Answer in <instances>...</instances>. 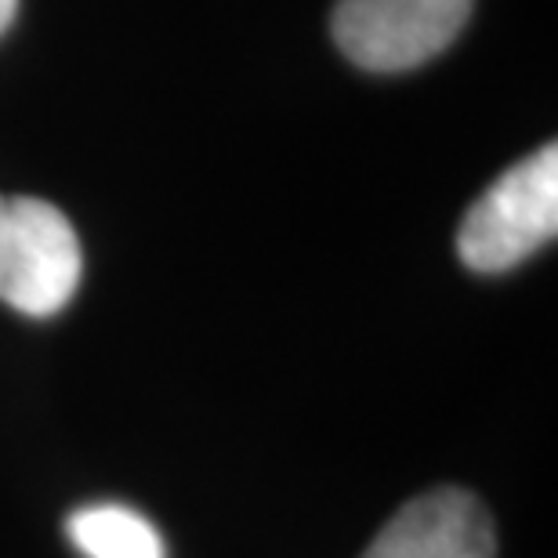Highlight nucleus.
I'll use <instances>...</instances> for the list:
<instances>
[{"mask_svg": "<svg viewBox=\"0 0 558 558\" xmlns=\"http://www.w3.org/2000/svg\"><path fill=\"white\" fill-rule=\"evenodd\" d=\"M15 11H19V0H0V33L15 22Z\"/></svg>", "mask_w": 558, "mask_h": 558, "instance_id": "obj_7", "label": "nucleus"}, {"mask_svg": "<svg viewBox=\"0 0 558 558\" xmlns=\"http://www.w3.org/2000/svg\"><path fill=\"white\" fill-rule=\"evenodd\" d=\"M70 541L84 558H167L163 537L124 505H92L70 515Z\"/></svg>", "mask_w": 558, "mask_h": 558, "instance_id": "obj_5", "label": "nucleus"}, {"mask_svg": "<svg viewBox=\"0 0 558 558\" xmlns=\"http://www.w3.org/2000/svg\"><path fill=\"white\" fill-rule=\"evenodd\" d=\"M494 522L464 489H432L399 511L363 558H494Z\"/></svg>", "mask_w": 558, "mask_h": 558, "instance_id": "obj_4", "label": "nucleus"}, {"mask_svg": "<svg viewBox=\"0 0 558 558\" xmlns=\"http://www.w3.org/2000/svg\"><path fill=\"white\" fill-rule=\"evenodd\" d=\"M475 0H338L330 19L344 59L371 73H407L461 37Z\"/></svg>", "mask_w": 558, "mask_h": 558, "instance_id": "obj_2", "label": "nucleus"}, {"mask_svg": "<svg viewBox=\"0 0 558 558\" xmlns=\"http://www.w3.org/2000/svg\"><path fill=\"white\" fill-rule=\"evenodd\" d=\"M84 276L76 229L44 199H11V258L0 301L29 319H51L70 305Z\"/></svg>", "mask_w": 558, "mask_h": 558, "instance_id": "obj_3", "label": "nucleus"}, {"mask_svg": "<svg viewBox=\"0 0 558 558\" xmlns=\"http://www.w3.org/2000/svg\"><path fill=\"white\" fill-rule=\"evenodd\" d=\"M8 258H11V199L0 196V290H4Z\"/></svg>", "mask_w": 558, "mask_h": 558, "instance_id": "obj_6", "label": "nucleus"}, {"mask_svg": "<svg viewBox=\"0 0 558 558\" xmlns=\"http://www.w3.org/2000/svg\"><path fill=\"white\" fill-rule=\"evenodd\" d=\"M558 232V149L541 145L526 160L508 167L457 232V254L472 272H508L548 247Z\"/></svg>", "mask_w": 558, "mask_h": 558, "instance_id": "obj_1", "label": "nucleus"}]
</instances>
